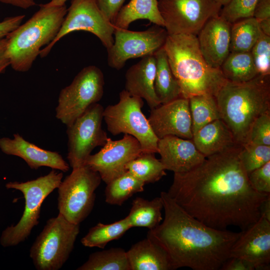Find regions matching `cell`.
Masks as SVG:
<instances>
[{"mask_svg": "<svg viewBox=\"0 0 270 270\" xmlns=\"http://www.w3.org/2000/svg\"><path fill=\"white\" fill-rule=\"evenodd\" d=\"M242 146L206 157L188 172L174 173L168 194L187 213L212 228L246 230L260 217V206L270 194L251 186L239 157Z\"/></svg>", "mask_w": 270, "mask_h": 270, "instance_id": "1", "label": "cell"}, {"mask_svg": "<svg viewBox=\"0 0 270 270\" xmlns=\"http://www.w3.org/2000/svg\"><path fill=\"white\" fill-rule=\"evenodd\" d=\"M0 149L6 154L22 158L33 170L47 166L66 172L70 169L69 164L59 153L42 148L18 133L14 134L13 138H0Z\"/></svg>", "mask_w": 270, "mask_h": 270, "instance_id": "19", "label": "cell"}, {"mask_svg": "<svg viewBox=\"0 0 270 270\" xmlns=\"http://www.w3.org/2000/svg\"><path fill=\"white\" fill-rule=\"evenodd\" d=\"M126 254L131 270H172L166 252L148 237L133 244Z\"/></svg>", "mask_w": 270, "mask_h": 270, "instance_id": "23", "label": "cell"}, {"mask_svg": "<svg viewBox=\"0 0 270 270\" xmlns=\"http://www.w3.org/2000/svg\"><path fill=\"white\" fill-rule=\"evenodd\" d=\"M144 184L126 171L106 184L105 200L110 204L121 206L134 194L143 192Z\"/></svg>", "mask_w": 270, "mask_h": 270, "instance_id": "31", "label": "cell"}, {"mask_svg": "<svg viewBox=\"0 0 270 270\" xmlns=\"http://www.w3.org/2000/svg\"><path fill=\"white\" fill-rule=\"evenodd\" d=\"M229 257L245 260L255 270H270V221L260 216L242 230L230 249Z\"/></svg>", "mask_w": 270, "mask_h": 270, "instance_id": "17", "label": "cell"}, {"mask_svg": "<svg viewBox=\"0 0 270 270\" xmlns=\"http://www.w3.org/2000/svg\"><path fill=\"white\" fill-rule=\"evenodd\" d=\"M154 134L159 139L174 136L192 140V118L188 99L179 98L151 109L148 118Z\"/></svg>", "mask_w": 270, "mask_h": 270, "instance_id": "16", "label": "cell"}, {"mask_svg": "<svg viewBox=\"0 0 270 270\" xmlns=\"http://www.w3.org/2000/svg\"><path fill=\"white\" fill-rule=\"evenodd\" d=\"M131 228L126 217L110 224L98 222L90 228L80 242L86 247L104 248L109 242L118 239Z\"/></svg>", "mask_w": 270, "mask_h": 270, "instance_id": "30", "label": "cell"}, {"mask_svg": "<svg viewBox=\"0 0 270 270\" xmlns=\"http://www.w3.org/2000/svg\"><path fill=\"white\" fill-rule=\"evenodd\" d=\"M115 28L98 7L94 0H72L62 26L55 38L42 49L40 56H48L54 44L68 34L79 30L86 31L95 35L106 50L114 41Z\"/></svg>", "mask_w": 270, "mask_h": 270, "instance_id": "12", "label": "cell"}, {"mask_svg": "<svg viewBox=\"0 0 270 270\" xmlns=\"http://www.w3.org/2000/svg\"><path fill=\"white\" fill-rule=\"evenodd\" d=\"M101 181L99 174L86 165L72 168L57 188L58 214L70 222L80 224L94 208L95 191Z\"/></svg>", "mask_w": 270, "mask_h": 270, "instance_id": "9", "label": "cell"}, {"mask_svg": "<svg viewBox=\"0 0 270 270\" xmlns=\"http://www.w3.org/2000/svg\"><path fill=\"white\" fill-rule=\"evenodd\" d=\"M143 106L142 98L123 90L119 94L118 102L104 108L103 120L113 136L130 134L139 142L142 152L158 153V138L142 111Z\"/></svg>", "mask_w": 270, "mask_h": 270, "instance_id": "8", "label": "cell"}, {"mask_svg": "<svg viewBox=\"0 0 270 270\" xmlns=\"http://www.w3.org/2000/svg\"><path fill=\"white\" fill-rule=\"evenodd\" d=\"M24 17L25 15H18L6 18L0 22V39L6 37L20 26Z\"/></svg>", "mask_w": 270, "mask_h": 270, "instance_id": "40", "label": "cell"}, {"mask_svg": "<svg viewBox=\"0 0 270 270\" xmlns=\"http://www.w3.org/2000/svg\"><path fill=\"white\" fill-rule=\"evenodd\" d=\"M193 135L207 124L220 118L216 98L204 94L188 98Z\"/></svg>", "mask_w": 270, "mask_h": 270, "instance_id": "32", "label": "cell"}, {"mask_svg": "<svg viewBox=\"0 0 270 270\" xmlns=\"http://www.w3.org/2000/svg\"><path fill=\"white\" fill-rule=\"evenodd\" d=\"M114 41L107 50L108 64L120 70L132 58L154 54L162 48L168 35L163 27L154 24L142 31L115 28Z\"/></svg>", "mask_w": 270, "mask_h": 270, "instance_id": "14", "label": "cell"}, {"mask_svg": "<svg viewBox=\"0 0 270 270\" xmlns=\"http://www.w3.org/2000/svg\"><path fill=\"white\" fill-rule=\"evenodd\" d=\"M258 0H230L223 6L220 16L232 24L239 20L252 17Z\"/></svg>", "mask_w": 270, "mask_h": 270, "instance_id": "35", "label": "cell"}, {"mask_svg": "<svg viewBox=\"0 0 270 270\" xmlns=\"http://www.w3.org/2000/svg\"><path fill=\"white\" fill-rule=\"evenodd\" d=\"M145 19L164 28V21L158 7V0H130L124 6L112 22L115 28L128 29L138 20Z\"/></svg>", "mask_w": 270, "mask_h": 270, "instance_id": "24", "label": "cell"}, {"mask_svg": "<svg viewBox=\"0 0 270 270\" xmlns=\"http://www.w3.org/2000/svg\"><path fill=\"white\" fill-rule=\"evenodd\" d=\"M250 52L258 74H270V36L262 32Z\"/></svg>", "mask_w": 270, "mask_h": 270, "instance_id": "36", "label": "cell"}, {"mask_svg": "<svg viewBox=\"0 0 270 270\" xmlns=\"http://www.w3.org/2000/svg\"><path fill=\"white\" fill-rule=\"evenodd\" d=\"M216 2L220 4L222 6L226 4L230 0H214Z\"/></svg>", "mask_w": 270, "mask_h": 270, "instance_id": "48", "label": "cell"}, {"mask_svg": "<svg viewBox=\"0 0 270 270\" xmlns=\"http://www.w3.org/2000/svg\"><path fill=\"white\" fill-rule=\"evenodd\" d=\"M262 33L258 21L253 16L232 24L230 52L250 51Z\"/></svg>", "mask_w": 270, "mask_h": 270, "instance_id": "28", "label": "cell"}, {"mask_svg": "<svg viewBox=\"0 0 270 270\" xmlns=\"http://www.w3.org/2000/svg\"><path fill=\"white\" fill-rule=\"evenodd\" d=\"M126 0H94L98 7L104 16L110 22L114 21L124 6Z\"/></svg>", "mask_w": 270, "mask_h": 270, "instance_id": "39", "label": "cell"}, {"mask_svg": "<svg viewBox=\"0 0 270 270\" xmlns=\"http://www.w3.org/2000/svg\"><path fill=\"white\" fill-rule=\"evenodd\" d=\"M67 10L66 4L47 7L40 4L30 18L6 37V55L13 70L26 72L32 68L42 47L56 36Z\"/></svg>", "mask_w": 270, "mask_h": 270, "instance_id": "5", "label": "cell"}, {"mask_svg": "<svg viewBox=\"0 0 270 270\" xmlns=\"http://www.w3.org/2000/svg\"><path fill=\"white\" fill-rule=\"evenodd\" d=\"M163 47L182 98L216 96L226 82L220 69L210 66L204 58L196 36L168 34Z\"/></svg>", "mask_w": 270, "mask_h": 270, "instance_id": "3", "label": "cell"}, {"mask_svg": "<svg viewBox=\"0 0 270 270\" xmlns=\"http://www.w3.org/2000/svg\"><path fill=\"white\" fill-rule=\"evenodd\" d=\"M253 17L258 22L270 20V0H258L254 10Z\"/></svg>", "mask_w": 270, "mask_h": 270, "instance_id": "42", "label": "cell"}, {"mask_svg": "<svg viewBox=\"0 0 270 270\" xmlns=\"http://www.w3.org/2000/svg\"><path fill=\"white\" fill-rule=\"evenodd\" d=\"M0 2L25 10L36 4L34 0H0Z\"/></svg>", "mask_w": 270, "mask_h": 270, "instance_id": "44", "label": "cell"}, {"mask_svg": "<svg viewBox=\"0 0 270 270\" xmlns=\"http://www.w3.org/2000/svg\"><path fill=\"white\" fill-rule=\"evenodd\" d=\"M154 154L142 152L126 164V170L145 184L158 181L166 175V169Z\"/></svg>", "mask_w": 270, "mask_h": 270, "instance_id": "33", "label": "cell"}, {"mask_svg": "<svg viewBox=\"0 0 270 270\" xmlns=\"http://www.w3.org/2000/svg\"><path fill=\"white\" fill-rule=\"evenodd\" d=\"M62 172L52 169L48 174L26 182H10L7 189L20 190L24 195L25 206L22 215L15 225L6 228L2 232L0 244L4 248L17 246L26 240L32 228L39 224L41 206L45 198L60 186Z\"/></svg>", "mask_w": 270, "mask_h": 270, "instance_id": "6", "label": "cell"}, {"mask_svg": "<svg viewBox=\"0 0 270 270\" xmlns=\"http://www.w3.org/2000/svg\"><path fill=\"white\" fill-rule=\"evenodd\" d=\"M163 203L161 197L152 200L137 197L132 202L128 214L126 216L132 228L144 227L152 230L162 220Z\"/></svg>", "mask_w": 270, "mask_h": 270, "instance_id": "26", "label": "cell"}, {"mask_svg": "<svg viewBox=\"0 0 270 270\" xmlns=\"http://www.w3.org/2000/svg\"><path fill=\"white\" fill-rule=\"evenodd\" d=\"M258 22L262 32L270 36V20H263Z\"/></svg>", "mask_w": 270, "mask_h": 270, "instance_id": "46", "label": "cell"}, {"mask_svg": "<svg viewBox=\"0 0 270 270\" xmlns=\"http://www.w3.org/2000/svg\"><path fill=\"white\" fill-rule=\"evenodd\" d=\"M220 69L227 80L236 83L248 82L258 74L250 51L230 52Z\"/></svg>", "mask_w": 270, "mask_h": 270, "instance_id": "27", "label": "cell"}, {"mask_svg": "<svg viewBox=\"0 0 270 270\" xmlns=\"http://www.w3.org/2000/svg\"><path fill=\"white\" fill-rule=\"evenodd\" d=\"M139 142L133 136L124 134L122 138L113 140L108 138L97 153L89 155L84 164L98 172L106 184L126 170V164L142 153Z\"/></svg>", "mask_w": 270, "mask_h": 270, "instance_id": "15", "label": "cell"}, {"mask_svg": "<svg viewBox=\"0 0 270 270\" xmlns=\"http://www.w3.org/2000/svg\"><path fill=\"white\" fill-rule=\"evenodd\" d=\"M215 98L220 118L236 142L244 144L255 120L270 111V74L241 83L227 80Z\"/></svg>", "mask_w": 270, "mask_h": 270, "instance_id": "4", "label": "cell"}, {"mask_svg": "<svg viewBox=\"0 0 270 270\" xmlns=\"http://www.w3.org/2000/svg\"><path fill=\"white\" fill-rule=\"evenodd\" d=\"M192 140L196 148L206 158L240 144L221 118L202 126L193 135Z\"/></svg>", "mask_w": 270, "mask_h": 270, "instance_id": "22", "label": "cell"}, {"mask_svg": "<svg viewBox=\"0 0 270 270\" xmlns=\"http://www.w3.org/2000/svg\"><path fill=\"white\" fill-rule=\"evenodd\" d=\"M156 62L154 54L142 58L126 73L125 90L130 95L144 99L150 109L161 104L154 90Z\"/></svg>", "mask_w": 270, "mask_h": 270, "instance_id": "21", "label": "cell"}, {"mask_svg": "<svg viewBox=\"0 0 270 270\" xmlns=\"http://www.w3.org/2000/svg\"><path fill=\"white\" fill-rule=\"evenodd\" d=\"M246 143L270 146V111L262 114L255 120Z\"/></svg>", "mask_w": 270, "mask_h": 270, "instance_id": "37", "label": "cell"}, {"mask_svg": "<svg viewBox=\"0 0 270 270\" xmlns=\"http://www.w3.org/2000/svg\"><path fill=\"white\" fill-rule=\"evenodd\" d=\"M80 232L74 224L58 214L48 219L30 250L38 270H58L68 260Z\"/></svg>", "mask_w": 270, "mask_h": 270, "instance_id": "7", "label": "cell"}, {"mask_svg": "<svg viewBox=\"0 0 270 270\" xmlns=\"http://www.w3.org/2000/svg\"><path fill=\"white\" fill-rule=\"evenodd\" d=\"M220 270H254V266L242 258L229 257L222 264Z\"/></svg>", "mask_w": 270, "mask_h": 270, "instance_id": "41", "label": "cell"}, {"mask_svg": "<svg viewBox=\"0 0 270 270\" xmlns=\"http://www.w3.org/2000/svg\"><path fill=\"white\" fill-rule=\"evenodd\" d=\"M104 110L98 102L92 104L67 126V158L72 169L84 165L92 150L106 143L108 137L102 126Z\"/></svg>", "mask_w": 270, "mask_h": 270, "instance_id": "13", "label": "cell"}, {"mask_svg": "<svg viewBox=\"0 0 270 270\" xmlns=\"http://www.w3.org/2000/svg\"><path fill=\"white\" fill-rule=\"evenodd\" d=\"M231 24L218 14L209 19L196 36L202 56L214 68H220L230 52Z\"/></svg>", "mask_w": 270, "mask_h": 270, "instance_id": "18", "label": "cell"}, {"mask_svg": "<svg viewBox=\"0 0 270 270\" xmlns=\"http://www.w3.org/2000/svg\"><path fill=\"white\" fill-rule=\"evenodd\" d=\"M158 153L166 170L174 173L188 172L206 158L196 148L192 139L174 136H168L158 140Z\"/></svg>", "mask_w": 270, "mask_h": 270, "instance_id": "20", "label": "cell"}, {"mask_svg": "<svg viewBox=\"0 0 270 270\" xmlns=\"http://www.w3.org/2000/svg\"><path fill=\"white\" fill-rule=\"evenodd\" d=\"M160 196L164 219L149 230L147 237L164 250L172 270L182 268L220 270L242 232L212 228L187 213L167 192H162Z\"/></svg>", "mask_w": 270, "mask_h": 270, "instance_id": "2", "label": "cell"}, {"mask_svg": "<svg viewBox=\"0 0 270 270\" xmlns=\"http://www.w3.org/2000/svg\"><path fill=\"white\" fill-rule=\"evenodd\" d=\"M239 157L248 175L270 161V146L246 143L242 145Z\"/></svg>", "mask_w": 270, "mask_h": 270, "instance_id": "34", "label": "cell"}, {"mask_svg": "<svg viewBox=\"0 0 270 270\" xmlns=\"http://www.w3.org/2000/svg\"><path fill=\"white\" fill-rule=\"evenodd\" d=\"M78 270H131L126 252L112 248L91 254Z\"/></svg>", "mask_w": 270, "mask_h": 270, "instance_id": "29", "label": "cell"}, {"mask_svg": "<svg viewBox=\"0 0 270 270\" xmlns=\"http://www.w3.org/2000/svg\"><path fill=\"white\" fill-rule=\"evenodd\" d=\"M104 85V74L100 68L96 66L83 68L71 84L61 90L56 108L57 119L66 126L71 124L102 99Z\"/></svg>", "mask_w": 270, "mask_h": 270, "instance_id": "10", "label": "cell"}, {"mask_svg": "<svg viewBox=\"0 0 270 270\" xmlns=\"http://www.w3.org/2000/svg\"><path fill=\"white\" fill-rule=\"evenodd\" d=\"M154 55L156 62L154 88L161 104L182 97L180 86L172 71L164 47Z\"/></svg>", "mask_w": 270, "mask_h": 270, "instance_id": "25", "label": "cell"}, {"mask_svg": "<svg viewBox=\"0 0 270 270\" xmlns=\"http://www.w3.org/2000/svg\"><path fill=\"white\" fill-rule=\"evenodd\" d=\"M158 7L168 34L196 36L222 6L214 0H159Z\"/></svg>", "mask_w": 270, "mask_h": 270, "instance_id": "11", "label": "cell"}, {"mask_svg": "<svg viewBox=\"0 0 270 270\" xmlns=\"http://www.w3.org/2000/svg\"><path fill=\"white\" fill-rule=\"evenodd\" d=\"M7 40L6 38L0 39V74L8 66L10 62L6 55Z\"/></svg>", "mask_w": 270, "mask_h": 270, "instance_id": "43", "label": "cell"}, {"mask_svg": "<svg viewBox=\"0 0 270 270\" xmlns=\"http://www.w3.org/2000/svg\"><path fill=\"white\" fill-rule=\"evenodd\" d=\"M260 216L270 221V195L262 203L260 208Z\"/></svg>", "mask_w": 270, "mask_h": 270, "instance_id": "45", "label": "cell"}, {"mask_svg": "<svg viewBox=\"0 0 270 270\" xmlns=\"http://www.w3.org/2000/svg\"><path fill=\"white\" fill-rule=\"evenodd\" d=\"M249 182L256 191L270 194V161L248 175Z\"/></svg>", "mask_w": 270, "mask_h": 270, "instance_id": "38", "label": "cell"}, {"mask_svg": "<svg viewBox=\"0 0 270 270\" xmlns=\"http://www.w3.org/2000/svg\"><path fill=\"white\" fill-rule=\"evenodd\" d=\"M68 0H50L48 3L43 4L47 7L60 6L66 4V2Z\"/></svg>", "mask_w": 270, "mask_h": 270, "instance_id": "47", "label": "cell"}]
</instances>
